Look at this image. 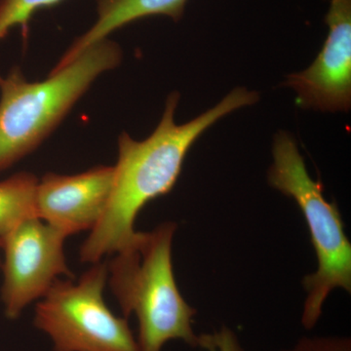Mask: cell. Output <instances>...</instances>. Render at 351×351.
Segmentation results:
<instances>
[{"instance_id": "obj_1", "label": "cell", "mask_w": 351, "mask_h": 351, "mask_svg": "<svg viewBox=\"0 0 351 351\" xmlns=\"http://www.w3.org/2000/svg\"><path fill=\"white\" fill-rule=\"evenodd\" d=\"M180 97L179 92L167 97L162 117L149 137L137 141L127 132L120 134L112 195L103 217L80 247L82 263L101 262L128 246L137 234L135 221L141 210L172 191L196 140L226 115L260 99L257 92L237 87L207 112L178 124Z\"/></svg>"}, {"instance_id": "obj_2", "label": "cell", "mask_w": 351, "mask_h": 351, "mask_svg": "<svg viewBox=\"0 0 351 351\" xmlns=\"http://www.w3.org/2000/svg\"><path fill=\"white\" fill-rule=\"evenodd\" d=\"M176 230L175 223L165 221L152 232H138L108 263L110 290L124 317H137L140 351H162L173 339L199 346L193 328L196 311L180 293L173 271Z\"/></svg>"}, {"instance_id": "obj_3", "label": "cell", "mask_w": 351, "mask_h": 351, "mask_svg": "<svg viewBox=\"0 0 351 351\" xmlns=\"http://www.w3.org/2000/svg\"><path fill=\"white\" fill-rule=\"evenodd\" d=\"M123 59L119 43L105 38L90 46L43 82H29L19 66L0 82V173L43 144L103 73Z\"/></svg>"}, {"instance_id": "obj_4", "label": "cell", "mask_w": 351, "mask_h": 351, "mask_svg": "<svg viewBox=\"0 0 351 351\" xmlns=\"http://www.w3.org/2000/svg\"><path fill=\"white\" fill-rule=\"evenodd\" d=\"M272 157L267 174L269 186L297 203L317 258V269L302 280L306 298L302 324L311 330L332 291L339 288L351 292V244L338 205L326 200L322 184L311 177L290 133L280 131L274 136Z\"/></svg>"}, {"instance_id": "obj_5", "label": "cell", "mask_w": 351, "mask_h": 351, "mask_svg": "<svg viewBox=\"0 0 351 351\" xmlns=\"http://www.w3.org/2000/svg\"><path fill=\"white\" fill-rule=\"evenodd\" d=\"M108 263H92L80 280L58 279L36 307L34 324L54 351H140L126 318L108 308Z\"/></svg>"}, {"instance_id": "obj_6", "label": "cell", "mask_w": 351, "mask_h": 351, "mask_svg": "<svg viewBox=\"0 0 351 351\" xmlns=\"http://www.w3.org/2000/svg\"><path fill=\"white\" fill-rule=\"evenodd\" d=\"M68 237L38 217L21 221L1 242L3 281L0 300L8 319L19 318L43 299L58 279L73 278L64 255Z\"/></svg>"}, {"instance_id": "obj_7", "label": "cell", "mask_w": 351, "mask_h": 351, "mask_svg": "<svg viewBox=\"0 0 351 351\" xmlns=\"http://www.w3.org/2000/svg\"><path fill=\"white\" fill-rule=\"evenodd\" d=\"M328 36L315 61L289 75L285 85L306 110L348 112L351 107V0H331Z\"/></svg>"}, {"instance_id": "obj_8", "label": "cell", "mask_w": 351, "mask_h": 351, "mask_svg": "<svg viewBox=\"0 0 351 351\" xmlns=\"http://www.w3.org/2000/svg\"><path fill=\"white\" fill-rule=\"evenodd\" d=\"M113 179V166L99 165L71 176L47 173L36 186V217L66 237L91 232L107 209Z\"/></svg>"}, {"instance_id": "obj_9", "label": "cell", "mask_w": 351, "mask_h": 351, "mask_svg": "<svg viewBox=\"0 0 351 351\" xmlns=\"http://www.w3.org/2000/svg\"><path fill=\"white\" fill-rule=\"evenodd\" d=\"M96 22L88 31L75 38L60 58L55 71L71 63L93 44L108 38L110 34L132 22L151 17L165 16L179 22L184 16L188 0H95Z\"/></svg>"}, {"instance_id": "obj_10", "label": "cell", "mask_w": 351, "mask_h": 351, "mask_svg": "<svg viewBox=\"0 0 351 351\" xmlns=\"http://www.w3.org/2000/svg\"><path fill=\"white\" fill-rule=\"evenodd\" d=\"M38 182L36 175L25 171L0 181V240L21 221L36 217Z\"/></svg>"}, {"instance_id": "obj_11", "label": "cell", "mask_w": 351, "mask_h": 351, "mask_svg": "<svg viewBox=\"0 0 351 351\" xmlns=\"http://www.w3.org/2000/svg\"><path fill=\"white\" fill-rule=\"evenodd\" d=\"M62 1L63 0H0V41L16 27H21L23 38L27 40L29 21L34 14ZM1 80L0 75V82Z\"/></svg>"}, {"instance_id": "obj_12", "label": "cell", "mask_w": 351, "mask_h": 351, "mask_svg": "<svg viewBox=\"0 0 351 351\" xmlns=\"http://www.w3.org/2000/svg\"><path fill=\"white\" fill-rule=\"evenodd\" d=\"M283 351H351L348 337H304L294 348Z\"/></svg>"}, {"instance_id": "obj_13", "label": "cell", "mask_w": 351, "mask_h": 351, "mask_svg": "<svg viewBox=\"0 0 351 351\" xmlns=\"http://www.w3.org/2000/svg\"><path fill=\"white\" fill-rule=\"evenodd\" d=\"M206 351H244L235 332L223 326L212 334L199 335V346Z\"/></svg>"}, {"instance_id": "obj_14", "label": "cell", "mask_w": 351, "mask_h": 351, "mask_svg": "<svg viewBox=\"0 0 351 351\" xmlns=\"http://www.w3.org/2000/svg\"><path fill=\"white\" fill-rule=\"evenodd\" d=\"M0 250H1V242H0ZM1 258H0V267H1Z\"/></svg>"}]
</instances>
